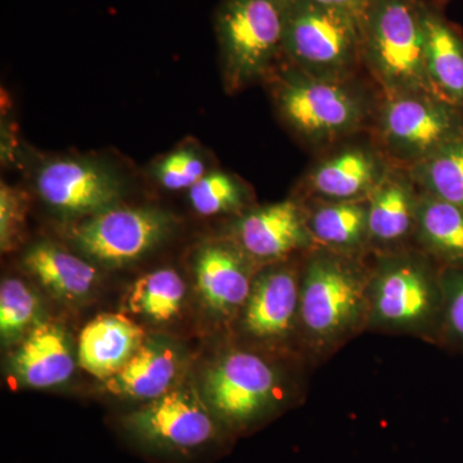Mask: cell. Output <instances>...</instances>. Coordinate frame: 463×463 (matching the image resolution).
Here are the masks:
<instances>
[{"mask_svg": "<svg viewBox=\"0 0 463 463\" xmlns=\"http://www.w3.org/2000/svg\"><path fill=\"white\" fill-rule=\"evenodd\" d=\"M206 174L203 158L191 148L176 149L155 167L158 183L170 191L191 190Z\"/></svg>", "mask_w": 463, "mask_h": 463, "instance_id": "83f0119b", "label": "cell"}, {"mask_svg": "<svg viewBox=\"0 0 463 463\" xmlns=\"http://www.w3.org/2000/svg\"><path fill=\"white\" fill-rule=\"evenodd\" d=\"M185 283L173 269H160L137 279L128 295L130 312L156 322H169L181 312Z\"/></svg>", "mask_w": 463, "mask_h": 463, "instance_id": "d4e9b609", "label": "cell"}, {"mask_svg": "<svg viewBox=\"0 0 463 463\" xmlns=\"http://www.w3.org/2000/svg\"><path fill=\"white\" fill-rule=\"evenodd\" d=\"M41 303L20 279H5L0 286V334L5 344L20 339L38 325Z\"/></svg>", "mask_w": 463, "mask_h": 463, "instance_id": "484cf974", "label": "cell"}, {"mask_svg": "<svg viewBox=\"0 0 463 463\" xmlns=\"http://www.w3.org/2000/svg\"><path fill=\"white\" fill-rule=\"evenodd\" d=\"M75 370L71 344L65 331L50 322L38 323L12 359V373L23 385L44 389L66 383Z\"/></svg>", "mask_w": 463, "mask_h": 463, "instance_id": "ac0fdd59", "label": "cell"}, {"mask_svg": "<svg viewBox=\"0 0 463 463\" xmlns=\"http://www.w3.org/2000/svg\"><path fill=\"white\" fill-rule=\"evenodd\" d=\"M178 373L174 347L160 339H146L128 364L105 380V389L118 398L151 402L173 389Z\"/></svg>", "mask_w": 463, "mask_h": 463, "instance_id": "ffe728a7", "label": "cell"}, {"mask_svg": "<svg viewBox=\"0 0 463 463\" xmlns=\"http://www.w3.org/2000/svg\"><path fill=\"white\" fill-rule=\"evenodd\" d=\"M419 194L408 170L392 167L367 199L370 243L394 246L414 234Z\"/></svg>", "mask_w": 463, "mask_h": 463, "instance_id": "e0dca14e", "label": "cell"}, {"mask_svg": "<svg viewBox=\"0 0 463 463\" xmlns=\"http://www.w3.org/2000/svg\"><path fill=\"white\" fill-rule=\"evenodd\" d=\"M289 0H222L215 14L224 85L236 93L283 60Z\"/></svg>", "mask_w": 463, "mask_h": 463, "instance_id": "3957f363", "label": "cell"}, {"mask_svg": "<svg viewBox=\"0 0 463 463\" xmlns=\"http://www.w3.org/2000/svg\"><path fill=\"white\" fill-rule=\"evenodd\" d=\"M234 242L252 260H281L315 246L307 228V212L297 200L251 210L234 225Z\"/></svg>", "mask_w": 463, "mask_h": 463, "instance_id": "4fadbf2b", "label": "cell"}, {"mask_svg": "<svg viewBox=\"0 0 463 463\" xmlns=\"http://www.w3.org/2000/svg\"><path fill=\"white\" fill-rule=\"evenodd\" d=\"M307 228L315 245L340 254H355L370 243L368 201H319L318 206L307 212Z\"/></svg>", "mask_w": 463, "mask_h": 463, "instance_id": "603a6c76", "label": "cell"}, {"mask_svg": "<svg viewBox=\"0 0 463 463\" xmlns=\"http://www.w3.org/2000/svg\"><path fill=\"white\" fill-rule=\"evenodd\" d=\"M283 60L317 78L356 79L364 70L359 17L313 0H289Z\"/></svg>", "mask_w": 463, "mask_h": 463, "instance_id": "8992f818", "label": "cell"}, {"mask_svg": "<svg viewBox=\"0 0 463 463\" xmlns=\"http://www.w3.org/2000/svg\"><path fill=\"white\" fill-rule=\"evenodd\" d=\"M423 5L425 0H371L359 14L362 62L381 94H434L426 72Z\"/></svg>", "mask_w": 463, "mask_h": 463, "instance_id": "7a4b0ae2", "label": "cell"}, {"mask_svg": "<svg viewBox=\"0 0 463 463\" xmlns=\"http://www.w3.org/2000/svg\"><path fill=\"white\" fill-rule=\"evenodd\" d=\"M29 196L20 188L0 185V246L8 252L16 249L25 231Z\"/></svg>", "mask_w": 463, "mask_h": 463, "instance_id": "f1b7e54d", "label": "cell"}, {"mask_svg": "<svg viewBox=\"0 0 463 463\" xmlns=\"http://www.w3.org/2000/svg\"><path fill=\"white\" fill-rule=\"evenodd\" d=\"M300 282L298 273L288 267L261 273L252 283L245 304V330L263 340L288 336L298 318Z\"/></svg>", "mask_w": 463, "mask_h": 463, "instance_id": "5bb4252c", "label": "cell"}, {"mask_svg": "<svg viewBox=\"0 0 463 463\" xmlns=\"http://www.w3.org/2000/svg\"><path fill=\"white\" fill-rule=\"evenodd\" d=\"M128 439L148 455L192 459L223 446L232 431L206 402L190 388H174L125 414L120 421Z\"/></svg>", "mask_w": 463, "mask_h": 463, "instance_id": "5b68a950", "label": "cell"}, {"mask_svg": "<svg viewBox=\"0 0 463 463\" xmlns=\"http://www.w3.org/2000/svg\"><path fill=\"white\" fill-rule=\"evenodd\" d=\"M441 288L444 328L450 340L463 346V267L447 268Z\"/></svg>", "mask_w": 463, "mask_h": 463, "instance_id": "f546056e", "label": "cell"}, {"mask_svg": "<svg viewBox=\"0 0 463 463\" xmlns=\"http://www.w3.org/2000/svg\"><path fill=\"white\" fill-rule=\"evenodd\" d=\"M24 265L54 297L65 300L88 297L99 277L93 265L52 242L27 250Z\"/></svg>", "mask_w": 463, "mask_h": 463, "instance_id": "44dd1931", "label": "cell"}, {"mask_svg": "<svg viewBox=\"0 0 463 463\" xmlns=\"http://www.w3.org/2000/svg\"><path fill=\"white\" fill-rule=\"evenodd\" d=\"M408 173L420 191L463 207V130Z\"/></svg>", "mask_w": 463, "mask_h": 463, "instance_id": "cb8c5ba5", "label": "cell"}, {"mask_svg": "<svg viewBox=\"0 0 463 463\" xmlns=\"http://www.w3.org/2000/svg\"><path fill=\"white\" fill-rule=\"evenodd\" d=\"M310 167L303 187L323 203L368 199L392 169L374 143L334 146Z\"/></svg>", "mask_w": 463, "mask_h": 463, "instance_id": "7c38bea8", "label": "cell"}, {"mask_svg": "<svg viewBox=\"0 0 463 463\" xmlns=\"http://www.w3.org/2000/svg\"><path fill=\"white\" fill-rule=\"evenodd\" d=\"M373 321L395 330L423 328L443 310V288L419 255H394L380 264L370 282Z\"/></svg>", "mask_w": 463, "mask_h": 463, "instance_id": "9c48e42d", "label": "cell"}, {"mask_svg": "<svg viewBox=\"0 0 463 463\" xmlns=\"http://www.w3.org/2000/svg\"><path fill=\"white\" fill-rule=\"evenodd\" d=\"M437 2L440 3V5H441V3L448 2V0H437Z\"/></svg>", "mask_w": 463, "mask_h": 463, "instance_id": "1f68e13d", "label": "cell"}, {"mask_svg": "<svg viewBox=\"0 0 463 463\" xmlns=\"http://www.w3.org/2000/svg\"><path fill=\"white\" fill-rule=\"evenodd\" d=\"M197 288L210 309L228 316L245 307L251 292L249 257L236 242L203 245L194 263Z\"/></svg>", "mask_w": 463, "mask_h": 463, "instance_id": "9a60e30c", "label": "cell"}, {"mask_svg": "<svg viewBox=\"0 0 463 463\" xmlns=\"http://www.w3.org/2000/svg\"><path fill=\"white\" fill-rule=\"evenodd\" d=\"M274 106L286 127L316 149L334 147L370 129L379 97L356 79L339 80L307 74L282 60L269 76Z\"/></svg>", "mask_w": 463, "mask_h": 463, "instance_id": "6da1fadb", "label": "cell"}, {"mask_svg": "<svg viewBox=\"0 0 463 463\" xmlns=\"http://www.w3.org/2000/svg\"><path fill=\"white\" fill-rule=\"evenodd\" d=\"M36 190L52 209L67 216H91L116 206L123 184L112 170L85 158H54L36 174Z\"/></svg>", "mask_w": 463, "mask_h": 463, "instance_id": "8fae6325", "label": "cell"}, {"mask_svg": "<svg viewBox=\"0 0 463 463\" xmlns=\"http://www.w3.org/2000/svg\"><path fill=\"white\" fill-rule=\"evenodd\" d=\"M350 257L317 250L304 269L298 319L316 346L343 340L358 327L370 309V282Z\"/></svg>", "mask_w": 463, "mask_h": 463, "instance_id": "277c9868", "label": "cell"}, {"mask_svg": "<svg viewBox=\"0 0 463 463\" xmlns=\"http://www.w3.org/2000/svg\"><path fill=\"white\" fill-rule=\"evenodd\" d=\"M145 340V331L127 317L99 316L79 337V364L97 379L108 380L128 364Z\"/></svg>", "mask_w": 463, "mask_h": 463, "instance_id": "d6986e66", "label": "cell"}, {"mask_svg": "<svg viewBox=\"0 0 463 463\" xmlns=\"http://www.w3.org/2000/svg\"><path fill=\"white\" fill-rule=\"evenodd\" d=\"M463 130V112L431 93L381 94L371 141L401 169L421 163Z\"/></svg>", "mask_w": 463, "mask_h": 463, "instance_id": "52a82bcc", "label": "cell"}, {"mask_svg": "<svg viewBox=\"0 0 463 463\" xmlns=\"http://www.w3.org/2000/svg\"><path fill=\"white\" fill-rule=\"evenodd\" d=\"M416 234L421 248L447 268L463 267V207L420 191Z\"/></svg>", "mask_w": 463, "mask_h": 463, "instance_id": "7402d4cb", "label": "cell"}, {"mask_svg": "<svg viewBox=\"0 0 463 463\" xmlns=\"http://www.w3.org/2000/svg\"><path fill=\"white\" fill-rule=\"evenodd\" d=\"M246 199L242 183L224 172L207 173L190 190L192 207L203 216L239 212Z\"/></svg>", "mask_w": 463, "mask_h": 463, "instance_id": "4316f807", "label": "cell"}, {"mask_svg": "<svg viewBox=\"0 0 463 463\" xmlns=\"http://www.w3.org/2000/svg\"><path fill=\"white\" fill-rule=\"evenodd\" d=\"M313 2L326 5V7L349 12V14L359 17V14L364 11L371 0H313Z\"/></svg>", "mask_w": 463, "mask_h": 463, "instance_id": "4dcf8cb0", "label": "cell"}, {"mask_svg": "<svg viewBox=\"0 0 463 463\" xmlns=\"http://www.w3.org/2000/svg\"><path fill=\"white\" fill-rule=\"evenodd\" d=\"M426 72L432 93L463 112V35L440 3L425 0Z\"/></svg>", "mask_w": 463, "mask_h": 463, "instance_id": "2e32d148", "label": "cell"}, {"mask_svg": "<svg viewBox=\"0 0 463 463\" xmlns=\"http://www.w3.org/2000/svg\"><path fill=\"white\" fill-rule=\"evenodd\" d=\"M205 402L232 432L252 430L272 417L285 401L282 381L272 365L254 353H228L206 374Z\"/></svg>", "mask_w": 463, "mask_h": 463, "instance_id": "ba28073f", "label": "cell"}, {"mask_svg": "<svg viewBox=\"0 0 463 463\" xmlns=\"http://www.w3.org/2000/svg\"><path fill=\"white\" fill-rule=\"evenodd\" d=\"M172 227V216L161 210L114 206L76 225L71 239L93 260L123 265L156 248Z\"/></svg>", "mask_w": 463, "mask_h": 463, "instance_id": "30bf717a", "label": "cell"}]
</instances>
